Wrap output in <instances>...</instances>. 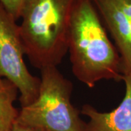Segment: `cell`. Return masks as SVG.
I'll use <instances>...</instances> for the list:
<instances>
[{"label": "cell", "mask_w": 131, "mask_h": 131, "mask_svg": "<svg viewBox=\"0 0 131 131\" xmlns=\"http://www.w3.org/2000/svg\"><path fill=\"white\" fill-rule=\"evenodd\" d=\"M125 93L119 105L110 112H101L84 104L81 114L89 118L87 131H131V74H124Z\"/></svg>", "instance_id": "obj_6"}, {"label": "cell", "mask_w": 131, "mask_h": 131, "mask_svg": "<svg viewBox=\"0 0 131 131\" xmlns=\"http://www.w3.org/2000/svg\"><path fill=\"white\" fill-rule=\"evenodd\" d=\"M24 56L20 26L0 3V77L17 87L21 107L30 105L37 98L41 82L40 78L28 71Z\"/></svg>", "instance_id": "obj_4"}, {"label": "cell", "mask_w": 131, "mask_h": 131, "mask_svg": "<svg viewBox=\"0 0 131 131\" xmlns=\"http://www.w3.org/2000/svg\"><path fill=\"white\" fill-rule=\"evenodd\" d=\"M68 51L75 77L90 88L101 80L123 79L120 56L93 0H75Z\"/></svg>", "instance_id": "obj_1"}, {"label": "cell", "mask_w": 131, "mask_h": 131, "mask_svg": "<svg viewBox=\"0 0 131 131\" xmlns=\"http://www.w3.org/2000/svg\"><path fill=\"white\" fill-rule=\"evenodd\" d=\"M40 72L37 98L21 107L17 121L42 131H87V122L71 101V82L56 66L44 68Z\"/></svg>", "instance_id": "obj_3"}, {"label": "cell", "mask_w": 131, "mask_h": 131, "mask_svg": "<svg viewBox=\"0 0 131 131\" xmlns=\"http://www.w3.org/2000/svg\"><path fill=\"white\" fill-rule=\"evenodd\" d=\"M12 131H42L39 130L37 128H35L34 127L29 126L27 125H25L23 123L16 121L15 123L14 126Z\"/></svg>", "instance_id": "obj_9"}, {"label": "cell", "mask_w": 131, "mask_h": 131, "mask_svg": "<svg viewBox=\"0 0 131 131\" xmlns=\"http://www.w3.org/2000/svg\"><path fill=\"white\" fill-rule=\"evenodd\" d=\"M28 0H0V3L16 20L20 19Z\"/></svg>", "instance_id": "obj_8"}, {"label": "cell", "mask_w": 131, "mask_h": 131, "mask_svg": "<svg viewBox=\"0 0 131 131\" xmlns=\"http://www.w3.org/2000/svg\"><path fill=\"white\" fill-rule=\"evenodd\" d=\"M75 0H28L19 25L25 55L42 69L61 63L68 52Z\"/></svg>", "instance_id": "obj_2"}, {"label": "cell", "mask_w": 131, "mask_h": 131, "mask_svg": "<svg viewBox=\"0 0 131 131\" xmlns=\"http://www.w3.org/2000/svg\"><path fill=\"white\" fill-rule=\"evenodd\" d=\"M18 89L13 82L0 77V131H12L19 114L15 106Z\"/></svg>", "instance_id": "obj_7"}, {"label": "cell", "mask_w": 131, "mask_h": 131, "mask_svg": "<svg viewBox=\"0 0 131 131\" xmlns=\"http://www.w3.org/2000/svg\"><path fill=\"white\" fill-rule=\"evenodd\" d=\"M93 1L120 56L123 74H131V0Z\"/></svg>", "instance_id": "obj_5"}]
</instances>
